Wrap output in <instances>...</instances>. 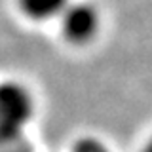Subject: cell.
I'll use <instances>...</instances> for the list:
<instances>
[{
    "instance_id": "1",
    "label": "cell",
    "mask_w": 152,
    "mask_h": 152,
    "mask_svg": "<svg viewBox=\"0 0 152 152\" xmlns=\"http://www.w3.org/2000/svg\"><path fill=\"white\" fill-rule=\"evenodd\" d=\"M32 114V101L21 86L0 84V133L23 135V126Z\"/></svg>"
},
{
    "instance_id": "2",
    "label": "cell",
    "mask_w": 152,
    "mask_h": 152,
    "mask_svg": "<svg viewBox=\"0 0 152 152\" xmlns=\"http://www.w3.org/2000/svg\"><path fill=\"white\" fill-rule=\"evenodd\" d=\"M63 28L65 34L74 42H84L93 36L99 23V15L91 4L76 2L66 6L63 12Z\"/></svg>"
},
{
    "instance_id": "3",
    "label": "cell",
    "mask_w": 152,
    "mask_h": 152,
    "mask_svg": "<svg viewBox=\"0 0 152 152\" xmlns=\"http://www.w3.org/2000/svg\"><path fill=\"white\" fill-rule=\"evenodd\" d=\"M21 4L28 15L38 19L53 17L66 8V0H21Z\"/></svg>"
},
{
    "instance_id": "4",
    "label": "cell",
    "mask_w": 152,
    "mask_h": 152,
    "mask_svg": "<svg viewBox=\"0 0 152 152\" xmlns=\"http://www.w3.org/2000/svg\"><path fill=\"white\" fill-rule=\"evenodd\" d=\"M72 152H108V148L101 141L93 139V137H88V139H82L76 142Z\"/></svg>"
},
{
    "instance_id": "5",
    "label": "cell",
    "mask_w": 152,
    "mask_h": 152,
    "mask_svg": "<svg viewBox=\"0 0 152 152\" xmlns=\"http://www.w3.org/2000/svg\"><path fill=\"white\" fill-rule=\"evenodd\" d=\"M6 152H32V150H31V145L25 141V137H21V139H17Z\"/></svg>"
}]
</instances>
